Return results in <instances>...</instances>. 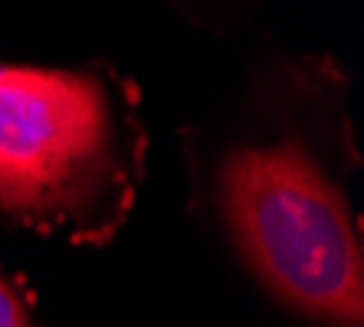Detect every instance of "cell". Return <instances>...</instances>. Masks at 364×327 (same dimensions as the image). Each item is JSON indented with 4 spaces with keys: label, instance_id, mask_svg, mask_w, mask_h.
<instances>
[{
    "label": "cell",
    "instance_id": "cell-1",
    "mask_svg": "<svg viewBox=\"0 0 364 327\" xmlns=\"http://www.w3.org/2000/svg\"><path fill=\"white\" fill-rule=\"evenodd\" d=\"M197 226L309 327H364L361 170L351 72L266 36L230 92L181 125Z\"/></svg>",
    "mask_w": 364,
    "mask_h": 327
},
{
    "label": "cell",
    "instance_id": "cell-2",
    "mask_svg": "<svg viewBox=\"0 0 364 327\" xmlns=\"http://www.w3.org/2000/svg\"><path fill=\"white\" fill-rule=\"evenodd\" d=\"M148 170L141 85L109 56L0 62V216L66 245H109Z\"/></svg>",
    "mask_w": 364,
    "mask_h": 327
},
{
    "label": "cell",
    "instance_id": "cell-3",
    "mask_svg": "<svg viewBox=\"0 0 364 327\" xmlns=\"http://www.w3.org/2000/svg\"><path fill=\"white\" fill-rule=\"evenodd\" d=\"M184 26L203 36H233L259 13L263 0H161Z\"/></svg>",
    "mask_w": 364,
    "mask_h": 327
},
{
    "label": "cell",
    "instance_id": "cell-4",
    "mask_svg": "<svg viewBox=\"0 0 364 327\" xmlns=\"http://www.w3.org/2000/svg\"><path fill=\"white\" fill-rule=\"evenodd\" d=\"M0 327H40L33 292L7 269H0Z\"/></svg>",
    "mask_w": 364,
    "mask_h": 327
}]
</instances>
